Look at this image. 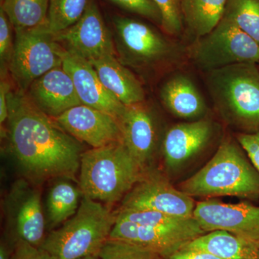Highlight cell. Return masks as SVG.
<instances>
[{
    "mask_svg": "<svg viewBox=\"0 0 259 259\" xmlns=\"http://www.w3.org/2000/svg\"><path fill=\"white\" fill-rule=\"evenodd\" d=\"M52 119L26 95L10 94V150L25 177L36 185L51 179L75 180L81 166V142Z\"/></svg>",
    "mask_w": 259,
    "mask_h": 259,
    "instance_id": "cell-1",
    "label": "cell"
},
{
    "mask_svg": "<svg viewBox=\"0 0 259 259\" xmlns=\"http://www.w3.org/2000/svg\"><path fill=\"white\" fill-rule=\"evenodd\" d=\"M121 142L83 153L79 188L83 197L101 203L122 200L145 174Z\"/></svg>",
    "mask_w": 259,
    "mask_h": 259,
    "instance_id": "cell-2",
    "label": "cell"
},
{
    "mask_svg": "<svg viewBox=\"0 0 259 259\" xmlns=\"http://www.w3.org/2000/svg\"><path fill=\"white\" fill-rule=\"evenodd\" d=\"M238 145L223 141L210 161L181 185L190 197H259V172Z\"/></svg>",
    "mask_w": 259,
    "mask_h": 259,
    "instance_id": "cell-3",
    "label": "cell"
},
{
    "mask_svg": "<svg viewBox=\"0 0 259 259\" xmlns=\"http://www.w3.org/2000/svg\"><path fill=\"white\" fill-rule=\"evenodd\" d=\"M117 212L82 197L76 214L49 232L40 247L53 259H80L98 255L110 238Z\"/></svg>",
    "mask_w": 259,
    "mask_h": 259,
    "instance_id": "cell-4",
    "label": "cell"
},
{
    "mask_svg": "<svg viewBox=\"0 0 259 259\" xmlns=\"http://www.w3.org/2000/svg\"><path fill=\"white\" fill-rule=\"evenodd\" d=\"M214 106L245 134L259 131V66L241 63L206 73Z\"/></svg>",
    "mask_w": 259,
    "mask_h": 259,
    "instance_id": "cell-5",
    "label": "cell"
},
{
    "mask_svg": "<svg viewBox=\"0 0 259 259\" xmlns=\"http://www.w3.org/2000/svg\"><path fill=\"white\" fill-rule=\"evenodd\" d=\"M115 45L118 59L127 67L141 71L170 70L183 63V45L139 20L113 18Z\"/></svg>",
    "mask_w": 259,
    "mask_h": 259,
    "instance_id": "cell-6",
    "label": "cell"
},
{
    "mask_svg": "<svg viewBox=\"0 0 259 259\" xmlns=\"http://www.w3.org/2000/svg\"><path fill=\"white\" fill-rule=\"evenodd\" d=\"M14 50L9 70L22 91L54 68L62 66L65 49L47 23L35 28H14Z\"/></svg>",
    "mask_w": 259,
    "mask_h": 259,
    "instance_id": "cell-7",
    "label": "cell"
},
{
    "mask_svg": "<svg viewBox=\"0 0 259 259\" xmlns=\"http://www.w3.org/2000/svg\"><path fill=\"white\" fill-rule=\"evenodd\" d=\"M189 56L206 73L241 63L259 64V45L229 20L223 18L212 31L196 39Z\"/></svg>",
    "mask_w": 259,
    "mask_h": 259,
    "instance_id": "cell-8",
    "label": "cell"
},
{
    "mask_svg": "<svg viewBox=\"0 0 259 259\" xmlns=\"http://www.w3.org/2000/svg\"><path fill=\"white\" fill-rule=\"evenodd\" d=\"M4 211L8 241L15 244L24 241L41 246L47 228L38 189L24 180L15 182L5 197Z\"/></svg>",
    "mask_w": 259,
    "mask_h": 259,
    "instance_id": "cell-9",
    "label": "cell"
},
{
    "mask_svg": "<svg viewBox=\"0 0 259 259\" xmlns=\"http://www.w3.org/2000/svg\"><path fill=\"white\" fill-rule=\"evenodd\" d=\"M195 206L192 197L175 189L161 174L147 170L122 199L120 208L192 218Z\"/></svg>",
    "mask_w": 259,
    "mask_h": 259,
    "instance_id": "cell-10",
    "label": "cell"
},
{
    "mask_svg": "<svg viewBox=\"0 0 259 259\" xmlns=\"http://www.w3.org/2000/svg\"><path fill=\"white\" fill-rule=\"evenodd\" d=\"M54 35L66 51L89 61L116 56L111 32L95 0H90L84 13L76 23Z\"/></svg>",
    "mask_w": 259,
    "mask_h": 259,
    "instance_id": "cell-11",
    "label": "cell"
},
{
    "mask_svg": "<svg viewBox=\"0 0 259 259\" xmlns=\"http://www.w3.org/2000/svg\"><path fill=\"white\" fill-rule=\"evenodd\" d=\"M193 216L205 233L226 231L259 245V206L209 199L196 204Z\"/></svg>",
    "mask_w": 259,
    "mask_h": 259,
    "instance_id": "cell-12",
    "label": "cell"
},
{
    "mask_svg": "<svg viewBox=\"0 0 259 259\" xmlns=\"http://www.w3.org/2000/svg\"><path fill=\"white\" fill-rule=\"evenodd\" d=\"M54 120L74 139L93 148L122 143L118 119L82 104L69 109Z\"/></svg>",
    "mask_w": 259,
    "mask_h": 259,
    "instance_id": "cell-13",
    "label": "cell"
},
{
    "mask_svg": "<svg viewBox=\"0 0 259 259\" xmlns=\"http://www.w3.org/2000/svg\"><path fill=\"white\" fill-rule=\"evenodd\" d=\"M62 67L71 76L82 105L106 112L119 120L126 106L104 86L90 61L66 50Z\"/></svg>",
    "mask_w": 259,
    "mask_h": 259,
    "instance_id": "cell-14",
    "label": "cell"
},
{
    "mask_svg": "<svg viewBox=\"0 0 259 259\" xmlns=\"http://www.w3.org/2000/svg\"><path fill=\"white\" fill-rule=\"evenodd\" d=\"M122 143L140 166L147 171L158 141L157 125L151 109L145 102L126 106L119 118Z\"/></svg>",
    "mask_w": 259,
    "mask_h": 259,
    "instance_id": "cell-15",
    "label": "cell"
},
{
    "mask_svg": "<svg viewBox=\"0 0 259 259\" xmlns=\"http://www.w3.org/2000/svg\"><path fill=\"white\" fill-rule=\"evenodd\" d=\"M26 96L35 107L54 119L81 105L71 76L62 66L54 68L35 79Z\"/></svg>",
    "mask_w": 259,
    "mask_h": 259,
    "instance_id": "cell-16",
    "label": "cell"
},
{
    "mask_svg": "<svg viewBox=\"0 0 259 259\" xmlns=\"http://www.w3.org/2000/svg\"><path fill=\"white\" fill-rule=\"evenodd\" d=\"M212 133V122L205 118L172 126L162 141L166 166L176 169L189 161L207 144Z\"/></svg>",
    "mask_w": 259,
    "mask_h": 259,
    "instance_id": "cell-17",
    "label": "cell"
},
{
    "mask_svg": "<svg viewBox=\"0 0 259 259\" xmlns=\"http://www.w3.org/2000/svg\"><path fill=\"white\" fill-rule=\"evenodd\" d=\"M195 238L190 233L136 224L116 218L109 238L153 250L164 259Z\"/></svg>",
    "mask_w": 259,
    "mask_h": 259,
    "instance_id": "cell-18",
    "label": "cell"
},
{
    "mask_svg": "<svg viewBox=\"0 0 259 259\" xmlns=\"http://www.w3.org/2000/svg\"><path fill=\"white\" fill-rule=\"evenodd\" d=\"M107 90L125 106L145 102L142 83L117 56H106L90 61Z\"/></svg>",
    "mask_w": 259,
    "mask_h": 259,
    "instance_id": "cell-19",
    "label": "cell"
},
{
    "mask_svg": "<svg viewBox=\"0 0 259 259\" xmlns=\"http://www.w3.org/2000/svg\"><path fill=\"white\" fill-rule=\"evenodd\" d=\"M163 106L182 119H201L207 110V104L192 79L183 73L170 76L160 89Z\"/></svg>",
    "mask_w": 259,
    "mask_h": 259,
    "instance_id": "cell-20",
    "label": "cell"
},
{
    "mask_svg": "<svg viewBox=\"0 0 259 259\" xmlns=\"http://www.w3.org/2000/svg\"><path fill=\"white\" fill-rule=\"evenodd\" d=\"M182 248L202 250L221 259H245L255 256L259 245L218 230L197 237Z\"/></svg>",
    "mask_w": 259,
    "mask_h": 259,
    "instance_id": "cell-21",
    "label": "cell"
},
{
    "mask_svg": "<svg viewBox=\"0 0 259 259\" xmlns=\"http://www.w3.org/2000/svg\"><path fill=\"white\" fill-rule=\"evenodd\" d=\"M228 0H182L184 25L196 39L212 31L224 16Z\"/></svg>",
    "mask_w": 259,
    "mask_h": 259,
    "instance_id": "cell-22",
    "label": "cell"
},
{
    "mask_svg": "<svg viewBox=\"0 0 259 259\" xmlns=\"http://www.w3.org/2000/svg\"><path fill=\"white\" fill-rule=\"evenodd\" d=\"M83 197L79 187L61 180L51 187L47 201V228L50 231L76 214Z\"/></svg>",
    "mask_w": 259,
    "mask_h": 259,
    "instance_id": "cell-23",
    "label": "cell"
},
{
    "mask_svg": "<svg viewBox=\"0 0 259 259\" xmlns=\"http://www.w3.org/2000/svg\"><path fill=\"white\" fill-rule=\"evenodd\" d=\"M49 0H5L0 8L14 28H30L47 23Z\"/></svg>",
    "mask_w": 259,
    "mask_h": 259,
    "instance_id": "cell-24",
    "label": "cell"
},
{
    "mask_svg": "<svg viewBox=\"0 0 259 259\" xmlns=\"http://www.w3.org/2000/svg\"><path fill=\"white\" fill-rule=\"evenodd\" d=\"M223 18L259 45V0H228Z\"/></svg>",
    "mask_w": 259,
    "mask_h": 259,
    "instance_id": "cell-25",
    "label": "cell"
},
{
    "mask_svg": "<svg viewBox=\"0 0 259 259\" xmlns=\"http://www.w3.org/2000/svg\"><path fill=\"white\" fill-rule=\"evenodd\" d=\"M90 0H49L47 25L53 33L63 31L76 23Z\"/></svg>",
    "mask_w": 259,
    "mask_h": 259,
    "instance_id": "cell-26",
    "label": "cell"
},
{
    "mask_svg": "<svg viewBox=\"0 0 259 259\" xmlns=\"http://www.w3.org/2000/svg\"><path fill=\"white\" fill-rule=\"evenodd\" d=\"M98 255L100 259H163L153 250L110 238L102 247Z\"/></svg>",
    "mask_w": 259,
    "mask_h": 259,
    "instance_id": "cell-27",
    "label": "cell"
},
{
    "mask_svg": "<svg viewBox=\"0 0 259 259\" xmlns=\"http://www.w3.org/2000/svg\"><path fill=\"white\" fill-rule=\"evenodd\" d=\"M161 13V28L171 36H179L184 29L182 0H151Z\"/></svg>",
    "mask_w": 259,
    "mask_h": 259,
    "instance_id": "cell-28",
    "label": "cell"
},
{
    "mask_svg": "<svg viewBox=\"0 0 259 259\" xmlns=\"http://www.w3.org/2000/svg\"><path fill=\"white\" fill-rule=\"evenodd\" d=\"M14 27L8 15L0 8V62L1 74H5L9 69L10 61L14 50Z\"/></svg>",
    "mask_w": 259,
    "mask_h": 259,
    "instance_id": "cell-29",
    "label": "cell"
},
{
    "mask_svg": "<svg viewBox=\"0 0 259 259\" xmlns=\"http://www.w3.org/2000/svg\"><path fill=\"white\" fill-rule=\"evenodd\" d=\"M122 9L144 17L161 26V13L151 0H109Z\"/></svg>",
    "mask_w": 259,
    "mask_h": 259,
    "instance_id": "cell-30",
    "label": "cell"
},
{
    "mask_svg": "<svg viewBox=\"0 0 259 259\" xmlns=\"http://www.w3.org/2000/svg\"><path fill=\"white\" fill-rule=\"evenodd\" d=\"M236 139L259 172V131L249 134L241 133L237 135Z\"/></svg>",
    "mask_w": 259,
    "mask_h": 259,
    "instance_id": "cell-31",
    "label": "cell"
},
{
    "mask_svg": "<svg viewBox=\"0 0 259 259\" xmlns=\"http://www.w3.org/2000/svg\"><path fill=\"white\" fill-rule=\"evenodd\" d=\"M11 259H53L49 253L42 248L34 246L24 241L15 243Z\"/></svg>",
    "mask_w": 259,
    "mask_h": 259,
    "instance_id": "cell-32",
    "label": "cell"
},
{
    "mask_svg": "<svg viewBox=\"0 0 259 259\" xmlns=\"http://www.w3.org/2000/svg\"><path fill=\"white\" fill-rule=\"evenodd\" d=\"M164 259H221L202 250L182 248Z\"/></svg>",
    "mask_w": 259,
    "mask_h": 259,
    "instance_id": "cell-33",
    "label": "cell"
},
{
    "mask_svg": "<svg viewBox=\"0 0 259 259\" xmlns=\"http://www.w3.org/2000/svg\"><path fill=\"white\" fill-rule=\"evenodd\" d=\"M9 83L5 79H1L0 83V123L3 125L9 117L10 102Z\"/></svg>",
    "mask_w": 259,
    "mask_h": 259,
    "instance_id": "cell-34",
    "label": "cell"
},
{
    "mask_svg": "<svg viewBox=\"0 0 259 259\" xmlns=\"http://www.w3.org/2000/svg\"><path fill=\"white\" fill-rule=\"evenodd\" d=\"M14 245L5 238L3 241L2 240L0 243V259H11Z\"/></svg>",
    "mask_w": 259,
    "mask_h": 259,
    "instance_id": "cell-35",
    "label": "cell"
},
{
    "mask_svg": "<svg viewBox=\"0 0 259 259\" xmlns=\"http://www.w3.org/2000/svg\"><path fill=\"white\" fill-rule=\"evenodd\" d=\"M80 259H100L99 255H90V256L84 257V258Z\"/></svg>",
    "mask_w": 259,
    "mask_h": 259,
    "instance_id": "cell-36",
    "label": "cell"
},
{
    "mask_svg": "<svg viewBox=\"0 0 259 259\" xmlns=\"http://www.w3.org/2000/svg\"><path fill=\"white\" fill-rule=\"evenodd\" d=\"M255 258L259 259V248L258 250H257L256 253H255Z\"/></svg>",
    "mask_w": 259,
    "mask_h": 259,
    "instance_id": "cell-37",
    "label": "cell"
},
{
    "mask_svg": "<svg viewBox=\"0 0 259 259\" xmlns=\"http://www.w3.org/2000/svg\"><path fill=\"white\" fill-rule=\"evenodd\" d=\"M245 259H256V258H255V256L250 257V258H245Z\"/></svg>",
    "mask_w": 259,
    "mask_h": 259,
    "instance_id": "cell-38",
    "label": "cell"
},
{
    "mask_svg": "<svg viewBox=\"0 0 259 259\" xmlns=\"http://www.w3.org/2000/svg\"><path fill=\"white\" fill-rule=\"evenodd\" d=\"M4 1H5V0H0V3H1V4H2V3H3V2H4Z\"/></svg>",
    "mask_w": 259,
    "mask_h": 259,
    "instance_id": "cell-39",
    "label": "cell"
},
{
    "mask_svg": "<svg viewBox=\"0 0 259 259\" xmlns=\"http://www.w3.org/2000/svg\"><path fill=\"white\" fill-rule=\"evenodd\" d=\"M258 66H259V64H258Z\"/></svg>",
    "mask_w": 259,
    "mask_h": 259,
    "instance_id": "cell-40",
    "label": "cell"
}]
</instances>
